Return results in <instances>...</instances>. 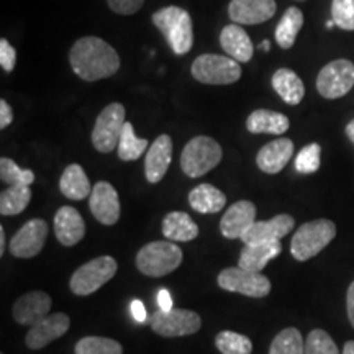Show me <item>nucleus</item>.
Wrapping results in <instances>:
<instances>
[{
  "label": "nucleus",
  "instance_id": "nucleus-31",
  "mask_svg": "<svg viewBox=\"0 0 354 354\" xmlns=\"http://www.w3.org/2000/svg\"><path fill=\"white\" fill-rule=\"evenodd\" d=\"M148 146L149 141L145 138H138L135 135L131 123L127 122L125 127H123L120 141H118V158L122 161H136L148 149Z\"/></svg>",
  "mask_w": 354,
  "mask_h": 354
},
{
  "label": "nucleus",
  "instance_id": "nucleus-16",
  "mask_svg": "<svg viewBox=\"0 0 354 354\" xmlns=\"http://www.w3.org/2000/svg\"><path fill=\"white\" fill-rule=\"evenodd\" d=\"M69 326L71 318L66 313H53V315H48L41 322H38L37 325L30 326L25 338V344L30 349H41L68 333Z\"/></svg>",
  "mask_w": 354,
  "mask_h": 354
},
{
  "label": "nucleus",
  "instance_id": "nucleus-23",
  "mask_svg": "<svg viewBox=\"0 0 354 354\" xmlns=\"http://www.w3.org/2000/svg\"><path fill=\"white\" fill-rule=\"evenodd\" d=\"M281 241L263 243V245H245L243 248L238 266L248 271L261 272L271 259L281 254Z\"/></svg>",
  "mask_w": 354,
  "mask_h": 354
},
{
  "label": "nucleus",
  "instance_id": "nucleus-24",
  "mask_svg": "<svg viewBox=\"0 0 354 354\" xmlns=\"http://www.w3.org/2000/svg\"><path fill=\"white\" fill-rule=\"evenodd\" d=\"M290 122L284 113L274 112V110L259 109L254 110L248 117L246 128L250 133L259 135V133H271V135H284L289 130Z\"/></svg>",
  "mask_w": 354,
  "mask_h": 354
},
{
  "label": "nucleus",
  "instance_id": "nucleus-28",
  "mask_svg": "<svg viewBox=\"0 0 354 354\" xmlns=\"http://www.w3.org/2000/svg\"><path fill=\"white\" fill-rule=\"evenodd\" d=\"M92 189L94 187H91L88 177L82 166L69 165L66 167L59 179V190L64 197L71 198V201H82V198L91 197Z\"/></svg>",
  "mask_w": 354,
  "mask_h": 354
},
{
  "label": "nucleus",
  "instance_id": "nucleus-22",
  "mask_svg": "<svg viewBox=\"0 0 354 354\" xmlns=\"http://www.w3.org/2000/svg\"><path fill=\"white\" fill-rule=\"evenodd\" d=\"M220 44L223 51L227 53V56L233 57L238 63H248L253 57V41H251L250 35L243 30V26L238 24L227 25L221 30Z\"/></svg>",
  "mask_w": 354,
  "mask_h": 354
},
{
  "label": "nucleus",
  "instance_id": "nucleus-13",
  "mask_svg": "<svg viewBox=\"0 0 354 354\" xmlns=\"http://www.w3.org/2000/svg\"><path fill=\"white\" fill-rule=\"evenodd\" d=\"M88 207H91L95 220L107 227H112L120 218L122 207L118 192L107 180H100L94 185L91 197H88Z\"/></svg>",
  "mask_w": 354,
  "mask_h": 354
},
{
  "label": "nucleus",
  "instance_id": "nucleus-46",
  "mask_svg": "<svg viewBox=\"0 0 354 354\" xmlns=\"http://www.w3.org/2000/svg\"><path fill=\"white\" fill-rule=\"evenodd\" d=\"M346 135H348V138L354 143V120H351L346 125Z\"/></svg>",
  "mask_w": 354,
  "mask_h": 354
},
{
  "label": "nucleus",
  "instance_id": "nucleus-44",
  "mask_svg": "<svg viewBox=\"0 0 354 354\" xmlns=\"http://www.w3.org/2000/svg\"><path fill=\"white\" fill-rule=\"evenodd\" d=\"M346 312H348V318L351 322L353 328H354V281L351 282V286L348 287V294H346Z\"/></svg>",
  "mask_w": 354,
  "mask_h": 354
},
{
  "label": "nucleus",
  "instance_id": "nucleus-40",
  "mask_svg": "<svg viewBox=\"0 0 354 354\" xmlns=\"http://www.w3.org/2000/svg\"><path fill=\"white\" fill-rule=\"evenodd\" d=\"M107 3L118 15H133L143 7L145 0H107Z\"/></svg>",
  "mask_w": 354,
  "mask_h": 354
},
{
  "label": "nucleus",
  "instance_id": "nucleus-48",
  "mask_svg": "<svg viewBox=\"0 0 354 354\" xmlns=\"http://www.w3.org/2000/svg\"><path fill=\"white\" fill-rule=\"evenodd\" d=\"M259 48H261V50H263V51H269V50H271V43H269L268 39H266V41H263V43L259 44Z\"/></svg>",
  "mask_w": 354,
  "mask_h": 354
},
{
  "label": "nucleus",
  "instance_id": "nucleus-21",
  "mask_svg": "<svg viewBox=\"0 0 354 354\" xmlns=\"http://www.w3.org/2000/svg\"><path fill=\"white\" fill-rule=\"evenodd\" d=\"M55 233L63 246H74L86 236V223L82 215L73 207H61L55 215Z\"/></svg>",
  "mask_w": 354,
  "mask_h": 354
},
{
  "label": "nucleus",
  "instance_id": "nucleus-18",
  "mask_svg": "<svg viewBox=\"0 0 354 354\" xmlns=\"http://www.w3.org/2000/svg\"><path fill=\"white\" fill-rule=\"evenodd\" d=\"M256 205L251 201L234 202L220 220V232L227 240H236L256 221Z\"/></svg>",
  "mask_w": 354,
  "mask_h": 354
},
{
  "label": "nucleus",
  "instance_id": "nucleus-37",
  "mask_svg": "<svg viewBox=\"0 0 354 354\" xmlns=\"http://www.w3.org/2000/svg\"><path fill=\"white\" fill-rule=\"evenodd\" d=\"M305 354H339V351L325 330H312L305 339Z\"/></svg>",
  "mask_w": 354,
  "mask_h": 354
},
{
  "label": "nucleus",
  "instance_id": "nucleus-19",
  "mask_svg": "<svg viewBox=\"0 0 354 354\" xmlns=\"http://www.w3.org/2000/svg\"><path fill=\"white\" fill-rule=\"evenodd\" d=\"M172 159V140L169 135H159L149 146L145 159L146 180L151 184L161 183L169 169Z\"/></svg>",
  "mask_w": 354,
  "mask_h": 354
},
{
  "label": "nucleus",
  "instance_id": "nucleus-4",
  "mask_svg": "<svg viewBox=\"0 0 354 354\" xmlns=\"http://www.w3.org/2000/svg\"><path fill=\"white\" fill-rule=\"evenodd\" d=\"M183 258V250L174 241H151L136 254V268L145 276L162 277L176 271Z\"/></svg>",
  "mask_w": 354,
  "mask_h": 354
},
{
  "label": "nucleus",
  "instance_id": "nucleus-35",
  "mask_svg": "<svg viewBox=\"0 0 354 354\" xmlns=\"http://www.w3.org/2000/svg\"><path fill=\"white\" fill-rule=\"evenodd\" d=\"M0 179L8 185H32L35 172L32 169H21L10 158L0 159Z\"/></svg>",
  "mask_w": 354,
  "mask_h": 354
},
{
  "label": "nucleus",
  "instance_id": "nucleus-6",
  "mask_svg": "<svg viewBox=\"0 0 354 354\" xmlns=\"http://www.w3.org/2000/svg\"><path fill=\"white\" fill-rule=\"evenodd\" d=\"M117 269L118 264L112 256H99V258L88 261V263L81 266L71 276V290H73V294L81 295V297L94 294L102 286L112 281L115 274H117Z\"/></svg>",
  "mask_w": 354,
  "mask_h": 354
},
{
  "label": "nucleus",
  "instance_id": "nucleus-17",
  "mask_svg": "<svg viewBox=\"0 0 354 354\" xmlns=\"http://www.w3.org/2000/svg\"><path fill=\"white\" fill-rule=\"evenodd\" d=\"M274 0H232L228 15L238 25H259L276 15Z\"/></svg>",
  "mask_w": 354,
  "mask_h": 354
},
{
  "label": "nucleus",
  "instance_id": "nucleus-45",
  "mask_svg": "<svg viewBox=\"0 0 354 354\" xmlns=\"http://www.w3.org/2000/svg\"><path fill=\"white\" fill-rule=\"evenodd\" d=\"M3 253H6V230L0 227V256H3Z\"/></svg>",
  "mask_w": 354,
  "mask_h": 354
},
{
  "label": "nucleus",
  "instance_id": "nucleus-27",
  "mask_svg": "<svg viewBox=\"0 0 354 354\" xmlns=\"http://www.w3.org/2000/svg\"><path fill=\"white\" fill-rule=\"evenodd\" d=\"M162 234L169 241H192L198 236V227L185 212H169L162 220Z\"/></svg>",
  "mask_w": 354,
  "mask_h": 354
},
{
  "label": "nucleus",
  "instance_id": "nucleus-7",
  "mask_svg": "<svg viewBox=\"0 0 354 354\" xmlns=\"http://www.w3.org/2000/svg\"><path fill=\"white\" fill-rule=\"evenodd\" d=\"M196 81L209 86H228L241 77V66L230 56L201 55L192 63Z\"/></svg>",
  "mask_w": 354,
  "mask_h": 354
},
{
  "label": "nucleus",
  "instance_id": "nucleus-26",
  "mask_svg": "<svg viewBox=\"0 0 354 354\" xmlns=\"http://www.w3.org/2000/svg\"><path fill=\"white\" fill-rule=\"evenodd\" d=\"M272 87L286 104L299 105L305 97V86L297 74L292 69L281 68L274 73Z\"/></svg>",
  "mask_w": 354,
  "mask_h": 354
},
{
  "label": "nucleus",
  "instance_id": "nucleus-38",
  "mask_svg": "<svg viewBox=\"0 0 354 354\" xmlns=\"http://www.w3.org/2000/svg\"><path fill=\"white\" fill-rule=\"evenodd\" d=\"M331 20L338 28L354 30V0H333L331 2Z\"/></svg>",
  "mask_w": 354,
  "mask_h": 354
},
{
  "label": "nucleus",
  "instance_id": "nucleus-41",
  "mask_svg": "<svg viewBox=\"0 0 354 354\" xmlns=\"http://www.w3.org/2000/svg\"><path fill=\"white\" fill-rule=\"evenodd\" d=\"M13 120V110L10 105L7 104V100H0V128L6 130Z\"/></svg>",
  "mask_w": 354,
  "mask_h": 354
},
{
  "label": "nucleus",
  "instance_id": "nucleus-5",
  "mask_svg": "<svg viewBox=\"0 0 354 354\" xmlns=\"http://www.w3.org/2000/svg\"><path fill=\"white\" fill-rule=\"evenodd\" d=\"M221 146L210 136H196L184 146L180 154V167L184 174L192 177H202L220 165Z\"/></svg>",
  "mask_w": 354,
  "mask_h": 354
},
{
  "label": "nucleus",
  "instance_id": "nucleus-10",
  "mask_svg": "<svg viewBox=\"0 0 354 354\" xmlns=\"http://www.w3.org/2000/svg\"><path fill=\"white\" fill-rule=\"evenodd\" d=\"M220 289L236 294L246 295L251 299L268 297L271 292V281L261 272L248 271L238 266V268L223 269L216 277Z\"/></svg>",
  "mask_w": 354,
  "mask_h": 354
},
{
  "label": "nucleus",
  "instance_id": "nucleus-8",
  "mask_svg": "<svg viewBox=\"0 0 354 354\" xmlns=\"http://www.w3.org/2000/svg\"><path fill=\"white\" fill-rule=\"evenodd\" d=\"M127 110L122 104L113 102L105 107L97 117L94 130H92V145L99 153H112L118 148L123 127H125Z\"/></svg>",
  "mask_w": 354,
  "mask_h": 354
},
{
  "label": "nucleus",
  "instance_id": "nucleus-29",
  "mask_svg": "<svg viewBox=\"0 0 354 354\" xmlns=\"http://www.w3.org/2000/svg\"><path fill=\"white\" fill-rule=\"evenodd\" d=\"M304 25V13L297 7L287 8L276 28V41L282 50H290Z\"/></svg>",
  "mask_w": 354,
  "mask_h": 354
},
{
  "label": "nucleus",
  "instance_id": "nucleus-20",
  "mask_svg": "<svg viewBox=\"0 0 354 354\" xmlns=\"http://www.w3.org/2000/svg\"><path fill=\"white\" fill-rule=\"evenodd\" d=\"M294 156V143L289 138H279L264 145L256 156V165L266 174H277Z\"/></svg>",
  "mask_w": 354,
  "mask_h": 354
},
{
  "label": "nucleus",
  "instance_id": "nucleus-15",
  "mask_svg": "<svg viewBox=\"0 0 354 354\" xmlns=\"http://www.w3.org/2000/svg\"><path fill=\"white\" fill-rule=\"evenodd\" d=\"M51 297L43 290L26 292L13 304L12 315L19 325L33 326L48 317L51 310Z\"/></svg>",
  "mask_w": 354,
  "mask_h": 354
},
{
  "label": "nucleus",
  "instance_id": "nucleus-30",
  "mask_svg": "<svg viewBox=\"0 0 354 354\" xmlns=\"http://www.w3.org/2000/svg\"><path fill=\"white\" fill-rule=\"evenodd\" d=\"M30 201H32L30 185H8L0 194V214L3 216L19 215L28 207Z\"/></svg>",
  "mask_w": 354,
  "mask_h": 354
},
{
  "label": "nucleus",
  "instance_id": "nucleus-36",
  "mask_svg": "<svg viewBox=\"0 0 354 354\" xmlns=\"http://www.w3.org/2000/svg\"><path fill=\"white\" fill-rule=\"evenodd\" d=\"M322 148L318 143H310L300 149L295 158V171L300 174H312L320 169Z\"/></svg>",
  "mask_w": 354,
  "mask_h": 354
},
{
  "label": "nucleus",
  "instance_id": "nucleus-11",
  "mask_svg": "<svg viewBox=\"0 0 354 354\" xmlns=\"http://www.w3.org/2000/svg\"><path fill=\"white\" fill-rule=\"evenodd\" d=\"M354 86V64L348 59L331 61L318 73L317 91L325 99H339Z\"/></svg>",
  "mask_w": 354,
  "mask_h": 354
},
{
  "label": "nucleus",
  "instance_id": "nucleus-1",
  "mask_svg": "<svg viewBox=\"0 0 354 354\" xmlns=\"http://www.w3.org/2000/svg\"><path fill=\"white\" fill-rule=\"evenodd\" d=\"M69 63L79 77L94 82L113 76L120 69V56L102 38L84 37L71 48Z\"/></svg>",
  "mask_w": 354,
  "mask_h": 354
},
{
  "label": "nucleus",
  "instance_id": "nucleus-14",
  "mask_svg": "<svg viewBox=\"0 0 354 354\" xmlns=\"http://www.w3.org/2000/svg\"><path fill=\"white\" fill-rule=\"evenodd\" d=\"M294 216L281 214L271 220L254 221L240 240L243 241V245H263V243L281 241L282 238L287 236L294 230Z\"/></svg>",
  "mask_w": 354,
  "mask_h": 354
},
{
  "label": "nucleus",
  "instance_id": "nucleus-32",
  "mask_svg": "<svg viewBox=\"0 0 354 354\" xmlns=\"http://www.w3.org/2000/svg\"><path fill=\"white\" fill-rule=\"evenodd\" d=\"M269 354H305V342L297 328H284L272 339Z\"/></svg>",
  "mask_w": 354,
  "mask_h": 354
},
{
  "label": "nucleus",
  "instance_id": "nucleus-9",
  "mask_svg": "<svg viewBox=\"0 0 354 354\" xmlns=\"http://www.w3.org/2000/svg\"><path fill=\"white\" fill-rule=\"evenodd\" d=\"M149 326L154 333L165 338H177L197 333L202 328V318L194 310L172 308L169 312L158 310L151 315Z\"/></svg>",
  "mask_w": 354,
  "mask_h": 354
},
{
  "label": "nucleus",
  "instance_id": "nucleus-47",
  "mask_svg": "<svg viewBox=\"0 0 354 354\" xmlns=\"http://www.w3.org/2000/svg\"><path fill=\"white\" fill-rule=\"evenodd\" d=\"M343 354H354V342H348L344 344Z\"/></svg>",
  "mask_w": 354,
  "mask_h": 354
},
{
  "label": "nucleus",
  "instance_id": "nucleus-50",
  "mask_svg": "<svg viewBox=\"0 0 354 354\" xmlns=\"http://www.w3.org/2000/svg\"><path fill=\"white\" fill-rule=\"evenodd\" d=\"M300 2H304V0H300Z\"/></svg>",
  "mask_w": 354,
  "mask_h": 354
},
{
  "label": "nucleus",
  "instance_id": "nucleus-33",
  "mask_svg": "<svg viewBox=\"0 0 354 354\" xmlns=\"http://www.w3.org/2000/svg\"><path fill=\"white\" fill-rule=\"evenodd\" d=\"M215 346L221 354H251L253 353V342L245 335L236 331L223 330L216 335Z\"/></svg>",
  "mask_w": 354,
  "mask_h": 354
},
{
  "label": "nucleus",
  "instance_id": "nucleus-25",
  "mask_svg": "<svg viewBox=\"0 0 354 354\" xmlns=\"http://www.w3.org/2000/svg\"><path fill=\"white\" fill-rule=\"evenodd\" d=\"M189 203L198 214H218L227 205V196L212 184H198L189 192Z\"/></svg>",
  "mask_w": 354,
  "mask_h": 354
},
{
  "label": "nucleus",
  "instance_id": "nucleus-34",
  "mask_svg": "<svg viewBox=\"0 0 354 354\" xmlns=\"http://www.w3.org/2000/svg\"><path fill=\"white\" fill-rule=\"evenodd\" d=\"M76 354H123V348L118 342L104 336H86L79 339L74 348Z\"/></svg>",
  "mask_w": 354,
  "mask_h": 354
},
{
  "label": "nucleus",
  "instance_id": "nucleus-43",
  "mask_svg": "<svg viewBox=\"0 0 354 354\" xmlns=\"http://www.w3.org/2000/svg\"><path fill=\"white\" fill-rule=\"evenodd\" d=\"M158 305H159V310H162V312H169V310L174 308L172 307V297L169 290L161 289L158 292Z\"/></svg>",
  "mask_w": 354,
  "mask_h": 354
},
{
  "label": "nucleus",
  "instance_id": "nucleus-3",
  "mask_svg": "<svg viewBox=\"0 0 354 354\" xmlns=\"http://www.w3.org/2000/svg\"><path fill=\"white\" fill-rule=\"evenodd\" d=\"M336 236V225L331 220L320 218L307 221L295 232L290 241V253L295 259L304 263L315 258L325 250Z\"/></svg>",
  "mask_w": 354,
  "mask_h": 354
},
{
  "label": "nucleus",
  "instance_id": "nucleus-49",
  "mask_svg": "<svg viewBox=\"0 0 354 354\" xmlns=\"http://www.w3.org/2000/svg\"><path fill=\"white\" fill-rule=\"evenodd\" d=\"M333 26H335V21H333V20H328V21H326V28L331 30V28H333Z\"/></svg>",
  "mask_w": 354,
  "mask_h": 354
},
{
  "label": "nucleus",
  "instance_id": "nucleus-12",
  "mask_svg": "<svg viewBox=\"0 0 354 354\" xmlns=\"http://www.w3.org/2000/svg\"><path fill=\"white\" fill-rule=\"evenodd\" d=\"M48 225L41 218H33L21 227L10 240L8 251L12 256L20 259H32L41 253L46 245Z\"/></svg>",
  "mask_w": 354,
  "mask_h": 354
},
{
  "label": "nucleus",
  "instance_id": "nucleus-2",
  "mask_svg": "<svg viewBox=\"0 0 354 354\" xmlns=\"http://www.w3.org/2000/svg\"><path fill=\"white\" fill-rule=\"evenodd\" d=\"M153 24L176 55H185L194 46L192 19L184 8L171 6L153 13Z\"/></svg>",
  "mask_w": 354,
  "mask_h": 354
},
{
  "label": "nucleus",
  "instance_id": "nucleus-42",
  "mask_svg": "<svg viewBox=\"0 0 354 354\" xmlns=\"http://www.w3.org/2000/svg\"><path fill=\"white\" fill-rule=\"evenodd\" d=\"M130 312H131L133 318H135V320L138 322V323H145L146 318H148V313H146L145 305H143V302H141V300H138V299L133 300V302H131V305H130Z\"/></svg>",
  "mask_w": 354,
  "mask_h": 354
},
{
  "label": "nucleus",
  "instance_id": "nucleus-39",
  "mask_svg": "<svg viewBox=\"0 0 354 354\" xmlns=\"http://www.w3.org/2000/svg\"><path fill=\"white\" fill-rule=\"evenodd\" d=\"M0 64L6 73H12L17 64V51L6 38L0 39Z\"/></svg>",
  "mask_w": 354,
  "mask_h": 354
}]
</instances>
